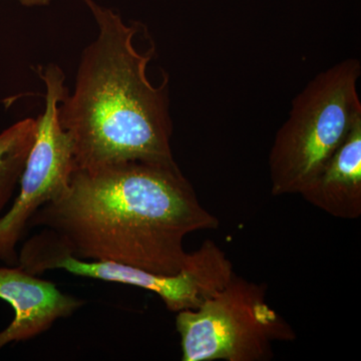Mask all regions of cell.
Instances as JSON below:
<instances>
[{
	"instance_id": "1",
	"label": "cell",
	"mask_w": 361,
	"mask_h": 361,
	"mask_svg": "<svg viewBox=\"0 0 361 361\" xmlns=\"http://www.w3.org/2000/svg\"><path fill=\"white\" fill-rule=\"evenodd\" d=\"M219 225L177 163L132 161L75 169L66 189L35 213L28 230H47L80 260L175 275L189 256L187 235Z\"/></svg>"
},
{
	"instance_id": "2",
	"label": "cell",
	"mask_w": 361,
	"mask_h": 361,
	"mask_svg": "<svg viewBox=\"0 0 361 361\" xmlns=\"http://www.w3.org/2000/svg\"><path fill=\"white\" fill-rule=\"evenodd\" d=\"M84 2L99 32L82 52L75 92H66L59 110L75 169L132 161L176 163L168 75L158 87L148 77L155 44L140 51L134 44L139 23L126 25L113 9L94 0Z\"/></svg>"
},
{
	"instance_id": "3",
	"label": "cell",
	"mask_w": 361,
	"mask_h": 361,
	"mask_svg": "<svg viewBox=\"0 0 361 361\" xmlns=\"http://www.w3.org/2000/svg\"><path fill=\"white\" fill-rule=\"evenodd\" d=\"M360 61L346 59L318 73L292 101L269 154L271 193L299 194L361 121Z\"/></svg>"
},
{
	"instance_id": "4",
	"label": "cell",
	"mask_w": 361,
	"mask_h": 361,
	"mask_svg": "<svg viewBox=\"0 0 361 361\" xmlns=\"http://www.w3.org/2000/svg\"><path fill=\"white\" fill-rule=\"evenodd\" d=\"M267 285L233 274L224 288L194 310L178 312L183 361H268L275 342L296 332L266 301Z\"/></svg>"
},
{
	"instance_id": "5",
	"label": "cell",
	"mask_w": 361,
	"mask_h": 361,
	"mask_svg": "<svg viewBox=\"0 0 361 361\" xmlns=\"http://www.w3.org/2000/svg\"><path fill=\"white\" fill-rule=\"evenodd\" d=\"M18 265L37 276L47 271L65 270L78 276L139 287L157 294L167 310L176 313L200 307L232 275L230 261L210 242L189 253L179 273L161 275L110 261L80 260L63 250L44 229L26 240Z\"/></svg>"
},
{
	"instance_id": "6",
	"label": "cell",
	"mask_w": 361,
	"mask_h": 361,
	"mask_svg": "<svg viewBox=\"0 0 361 361\" xmlns=\"http://www.w3.org/2000/svg\"><path fill=\"white\" fill-rule=\"evenodd\" d=\"M39 75L47 87L44 111L37 118V135L20 178V194L11 210L0 216V260L8 266L18 264L16 246L32 216L66 189L75 169L73 144L59 118V104L68 92L65 73L49 65Z\"/></svg>"
},
{
	"instance_id": "7",
	"label": "cell",
	"mask_w": 361,
	"mask_h": 361,
	"mask_svg": "<svg viewBox=\"0 0 361 361\" xmlns=\"http://www.w3.org/2000/svg\"><path fill=\"white\" fill-rule=\"evenodd\" d=\"M0 299L14 311L13 322L0 332V349L44 334L56 320L70 317L85 304L18 265L0 267Z\"/></svg>"
},
{
	"instance_id": "8",
	"label": "cell",
	"mask_w": 361,
	"mask_h": 361,
	"mask_svg": "<svg viewBox=\"0 0 361 361\" xmlns=\"http://www.w3.org/2000/svg\"><path fill=\"white\" fill-rule=\"evenodd\" d=\"M304 200L334 218L361 216V121L355 123L319 174L299 193Z\"/></svg>"
},
{
	"instance_id": "9",
	"label": "cell",
	"mask_w": 361,
	"mask_h": 361,
	"mask_svg": "<svg viewBox=\"0 0 361 361\" xmlns=\"http://www.w3.org/2000/svg\"><path fill=\"white\" fill-rule=\"evenodd\" d=\"M21 4L26 6H47L52 0H18Z\"/></svg>"
}]
</instances>
